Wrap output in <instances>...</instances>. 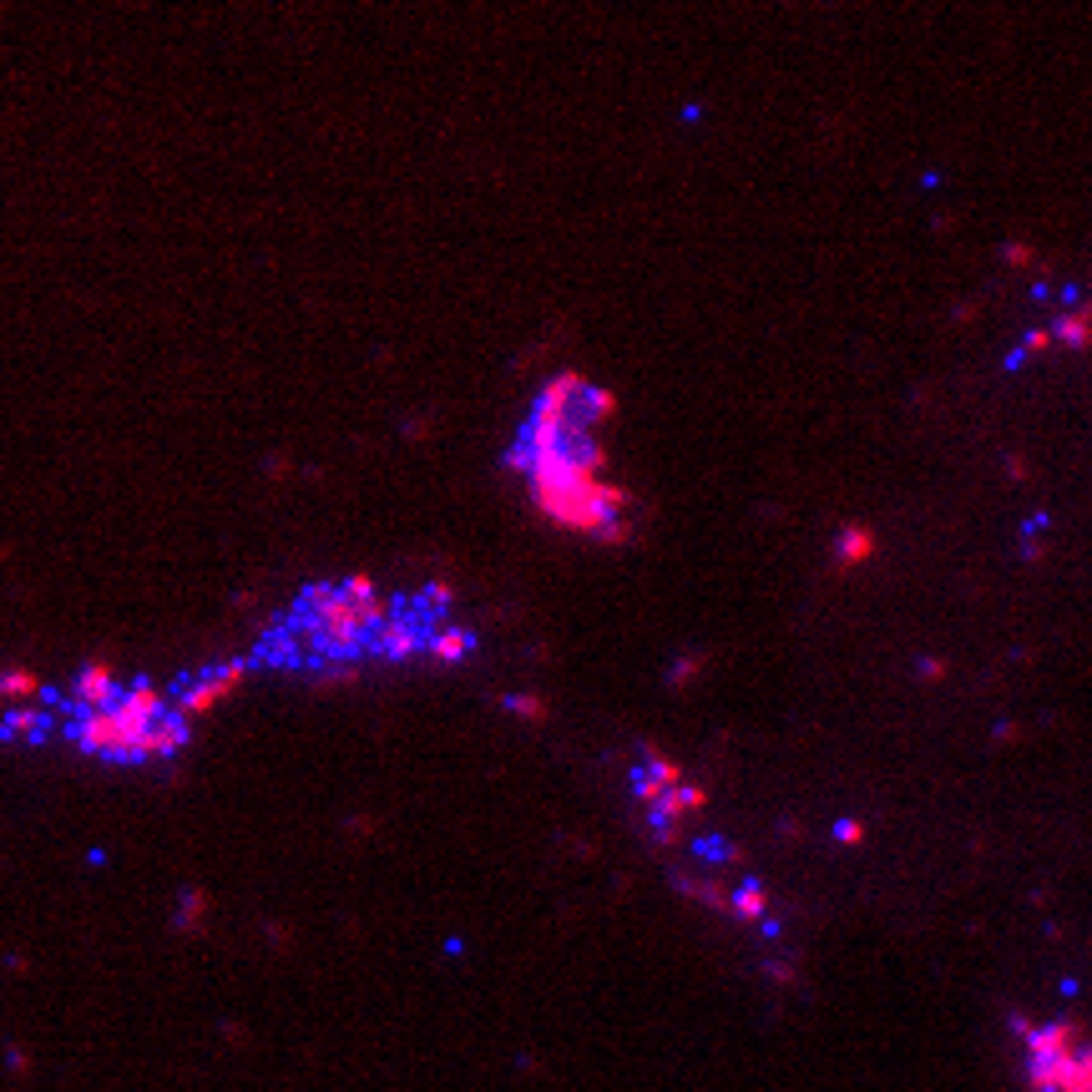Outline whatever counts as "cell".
I'll use <instances>...</instances> for the list:
<instances>
[{"mask_svg": "<svg viewBox=\"0 0 1092 1092\" xmlns=\"http://www.w3.org/2000/svg\"><path fill=\"white\" fill-rule=\"evenodd\" d=\"M567 451H572V461L586 470V475H597V470L607 466V451H602V440L597 435H582V440H567Z\"/></svg>", "mask_w": 1092, "mask_h": 1092, "instance_id": "cell-18", "label": "cell"}, {"mask_svg": "<svg viewBox=\"0 0 1092 1092\" xmlns=\"http://www.w3.org/2000/svg\"><path fill=\"white\" fill-rule=\"evenodd\" d=\"M627 784H632V799H637L643 810H653V804H663L667 794H673V789H667V784L658 780V774H653L648 764H637V769L627 774Z\"/></svg>", "mask_w": 1092, "mask_h": 1092, "instance_id": "cell-14", "label": "cell"}, {"mask_svg": "<svg viewBox=\"0 0 1092 1092\" xmlns=\"http://www.w3.org/2000/svg\"><path fill=\"white\" fill-rule=\"evenodd\" d=\"M435 663H461V658H470L475 653V632L470 627H440V632H430V648H426Z\"/></svg>", "mask_w": 1092, "mask_h": 1092, "instance_id": "cell-9", "label": "cell"}, {"mask_svg": "<svg viewBox=\"0 0 1092 1092\" xmlns=\"http://www.w3.org/2000/svg\"><path fill=\"white\" fill-rule=\"evenodd\" d=\"M693 855L708 859V865H734V870H743V865H748L743 845H734V840H718V835H699V840H693Z\"/></svg>", "mask_w": 1092, "mask_h": 1092, "instance_id": "cell-13", "label": "cell"}, {"mask_svg": "<svg viewBox=\"0 0 1092 1092\" xmlns=\"http://www.w3.org/2000/svg\"><path fill=\"white\" fill-rule=\"evenodd\" d=\"M1012 1032L1027 1053L1032 1092H1092V1042L1077 1021H1027L1012 1016Z\"/></svg>", "mask_w": 1092, "mask_h": 1092, "instance_id": "cell-1", "label": "cell"}, {"mask_svg": "<svg viewBox=\"0 0 1092 1092\" xmlns=\"http://www.w3.org/2000/svg\"><path fill=\"white\" fill-rule=\"evenodd\" d=\"M703 663H708L703 653H683V658H673V667H667V688H688V683L703 673Z\"/></svg>", "mask_w": 1092, "mask_h": 1092, "instance_id": "cell-20", "label": "cell"}, {"mask_svg": "<svg viewBox=\"0 0 1092 1092\" xmlns=\"http://www.w3.org/2000/svg\"><path fill=\"white\" fill-rule=\"evenodd\" d=\"M339 592L350 597L354 607H370V602H380V597H375V582H370L364 572H354V577H345V582H339Z\"/></svg>", "mask_w": 1092, "mask_h": 1092, "instance_id": "cell-23", "label": "cell"}, {"mask_svg": "<svg viewBox=\"0 0 1092 1092\" xmlns=\"http://www.w3.org/2000/svg\"><path fill=\"white\" fill-rule=\"evenodd\" d=\"M683 804H688V815L708 810V784H683Z\"/></svg>", "mask_w": 1092, "mask_h": 1092, "instance_id": "cell-26", "label": "cell"}, {"mask_svg": "<svg viewBox=\"0 0 1092 1092\" xmlns=\"http://www.w3.org/2000/svg\"><path fill=\"white\" fill-rule=\"evenodd\" d=\"M501 708H507L511 718H526V724H546V713H551L542 693H507Z\"/></svg>", "mask_w": 1092, "mask_h": 1092, "instance_id": "cell-16", "label": "cell"}, {"mask_svg": "<svg viewBox=\"0 0 1092 1092\" xmlns=\"http://www.w3.org/2000/svg\"><path fill=\"white\" fill-rule=\"evenodd\" d=\"M66 693H72L77 718H81V713H91V708H117V699H121V688L112 683V667L102 663V658H91V663L81 667L77 683H72Z\"/></svg>", "mask_w": 1092, "mask_h": 1092, "instance_id": "cell-4", "label": "cell"}, {"mask_svg": "<svg viewBox=\"0 0 1092 1092\" xmlns=\"http://www.w3.org/2000/svg\"><path fill=\"white\" fill-rule=\"evenodd\" d=\"M40 678L31 673V667H5L0 673V703L5 708H21V703H40Z\"/></svg>", "mask_w": 1092, "mask_h": 1092, "instance_id": "cell-10", "label": "cell"}, {"mask_svg": "<svg viewBox=\"0 0 1092 1092\" xmlns=\"http://www.w3.org/2000/svg\"><path fill=\"white\" fill-rule=\"evenodd\" d=\"M592 542H597V546H627V542H632V521H627V516H612V521L592 537Z\"/></svg>", "mask_w": 1092, "mask_h": 1092, "instance_id": "cell-24", "label": "cell"}, {"mask_svg": "<svg viewBox=\"0 0 1092 1092\" xmlns=\"http://www.w3.org/2000/svg\"><path fill=\"white\" fill-rule=\"evenodd\" d=\"M586 410H592V420L602 426V420H612V415H618V394L602 390V385H592V390H586Z\"/></svg>", "mask_w": 1092, "mask_h": 1092, "instance_id": "cell-22", "label": "cell"}, {"mask_svg": "<svg viewBox=\"0 0 1092 1092\" xmlns=\"http://www.w3.org/2000/svg\"><path fill=\"white\" fill-rule=\"evenodd\" d=\"M264 470H269V481H283V475H289V456H283V451H273L269 461H264Z\"/></svg>", "mask_w": 1092, "mask_h": 1092, "instance_id": "cell-28", "label": "cell"}, {"mask_svg": "<svg viewBox=\"0 0 1092 1092\" xmlns=\"http://www.w3.org/2000/svg\"><path fill=\"white\" fill-rule=\"evenodd\" d=\"M764 976H769L774 986H789V981H794V961H764Z\"/></svg>", "mask_w": 1092, "mask_h": 1092, "instance_id": "cell-27", "label": "cell"}, {"mask_svg": "<svg viewBox=\"0 0 1092 1092\" xmlns=\"http://www.w3.org/2000/svg\"><path fill=\"white\" fill-rule=\"evenodd\" d=\"M637 748H643V764H648V769H653L667 789H683V784H688V780H683V764H678V759H667L658 743H637Z\"/></svg>", "mask_w": 1092, "mask_h": 1092, "instance_id": "cell-15", "label": "cell"}, {"mask_svg": "<svg viewBox=\"0 0 1092 1092\" xmlns=\"http://www.w3.org/2000/svg\"><path fill=\"white\" fill-rule=\"evenodd\" d=\"M202 910H208V896H202V891H183V896H178V916H172V926L193 936L197 926H202Z\"/></svg>", "mask_w": 1092, "mask_h": 1092, "instance_id": "cell-17", "label": "cell"}, {"mask_svg": "<svg viewBox=\"0 0 1092 1092\" xmlns=\"http://www.w3.org/2000/svg\"><path fill=\"white\" fill-rule=\"evenodd\" d=\"M46 734H51V718H46V708H36V703L5 708V718H0V743L5 748H16V743H46Z\"/></svg>", "mask_w": 1092, "mask_h": 1092, "instance_id": "cell-6", "label": "cell"}, {"mask_svg": "<svg viewBox=\"0 0 1092 1092\" xmlns=\"http://www.w3.org/2000/svg\"><path fill=\"white\" fill-rule=\"evenodd\" d=\"M405 435H410V440H420V435H430V420H420V415H415V420L405 426Z\"/></svg>", "mask_w": 1092, "mask_h": 1092, "instance_id": "cell-29", "label": "cell"}, {"mask_svg": "<svg viewBox=\"0 0 1092 1092\" xmlns=\"http://www.w3.org/2000/svg\"><path fill=\"white\" fill-rule=\"evenodd\" d=\"M243 673H248V663H218V667H208V673H202V678H208V683H213V693H218V699H228V693H234L238 683H243Z\"/></svg>", "mask_w": 1092, "mask_h": 1092, "instance_id": "cell-19", "label": "cell"}, {"mask_svg": "<svg viewBox=\"0 0 1092 1092\" xmlns=\"http://www.w3.org/2000/svg\"><path fill=\"white\" fill-rule=\"evenodd\" d=\"M121 739H127V734H121V724H117V713H112V708H91V713H81L77 724H72V743H77L81 754H102V759H112Z\"/></svg>", "mask_w": 1092, "mask_h": 1092, "instance_id": "cell-5", "label": "cell"}, {"mask_svg": "<svg viewBox=\"0 0 1092 1092\" xmlns=\"http://www.w3.org/2000/svg\"><path fill=\"white\" fill-rule=\"evenodd\" d=\"M870 551H875V531H870V526H845V531H840V546H835V567L850 572V567L865 562Z\"/></svg>", "mask_w": 1092, "mask_h": 1092, "instance_id": "cell-11", "label": "cell"}, {"mask_svg": "<svg viewBox=\"0 0 1092 1092\" xmlns=\"http://www.w3.org/2000/svg\"><path fill=\"white\" fill-rule=\"evenodd\" d=\"M426 648H430V627L420 618H390V623L370 637V653H380L390 663H405V658H415Z\"/></svg>", "mask_w": 1092, "mask_h": 1092, "instance_id": "cell-3", "label": "cell"}, {"mask_svg": "<svg viewBox=\"0 0 1092 1092\" xmlns=\"http://www.w3.org/2000/svg\"><path fill=\"white\" fill-rule=\"evenodd\" d=\"M829 835H835L840 845H859V840H865V824H859V819H840Z\"/></svg>", "mask_w": 1092, "mask_h": 1092, "instance_id": "cell-25", "label": "cell"}, {"mask_svg": "<svg viewBox=\"0 0 1092 1092\" xmlns=\"http://www.w3.org/2000/svg\"><path fill=\"white\" fill-rule=\"evenodd\" d=\"M188 739H193V718L178 713V708H167L153 729H147V754L153 759H178L188 748Z\"/></svg>", "mask_w": 1092, "mask_h": 1092, "instance_id": "cell-7", "label": "cell"}, {"mask_svg": "<svg viewBox=\"0 0 1092 1092\" xmlns=\"http://www.w3.org/2000/svg\"><path fill=\"white\" fill-rule=\"evenodd\" d=\"M729 916H734V921H759V926H764V921H769V891L748 875L739 891H734V910H729Z\"/></svg>", "mask_w": 1092, "mask_h": 1092, "instance_id": "cell-12", "label": "cell"}, {"mask_svg": "<svg viewBox=\"0 0 1092 1092\" xmlns=\"http://www.w3.org/2000/svg\"><path fill=\"white\" fill-rule=\"evenodd\" d=\"M673 891L699 905H713V910H734V891L713 875H693V870H673Z\"/></svg>", "mask_w": 1092, "mask_h": 1092, "instance_id": "cell-8", "label": "cell"}, {"mask_svg": "<svg viewBox=\"0 0 1092 1092\" xmlns=\"http://www.w3.org/2000/svg\"><path fill=\"white\" fill-rule=\"evenodd\" d=\"M501 466H507L511 475H537V451H531L526 440H516L507 456H501Z\"/></svg>", "mask_w": 1092, "mask_h": 1092, "instance_id": "cell-21", "label": "cell"}, {"mask_svg": "<svg viewBox=\"0 0 1092 1092\" xmlns=\"http://www.w3.org/2000/svg\"><path fill=\"white\" fill-rule=\"evenodd\" d=\"M172 703H167V693L157 688V683H147V678H137L132 688H121V699H117V724H121V734H147L157 718L167 713Z\"/></svg>", "mask_w": 1092, "mask_h": 1092, "instance_id": "cell-2", "label": "cell"}]
</instances>
